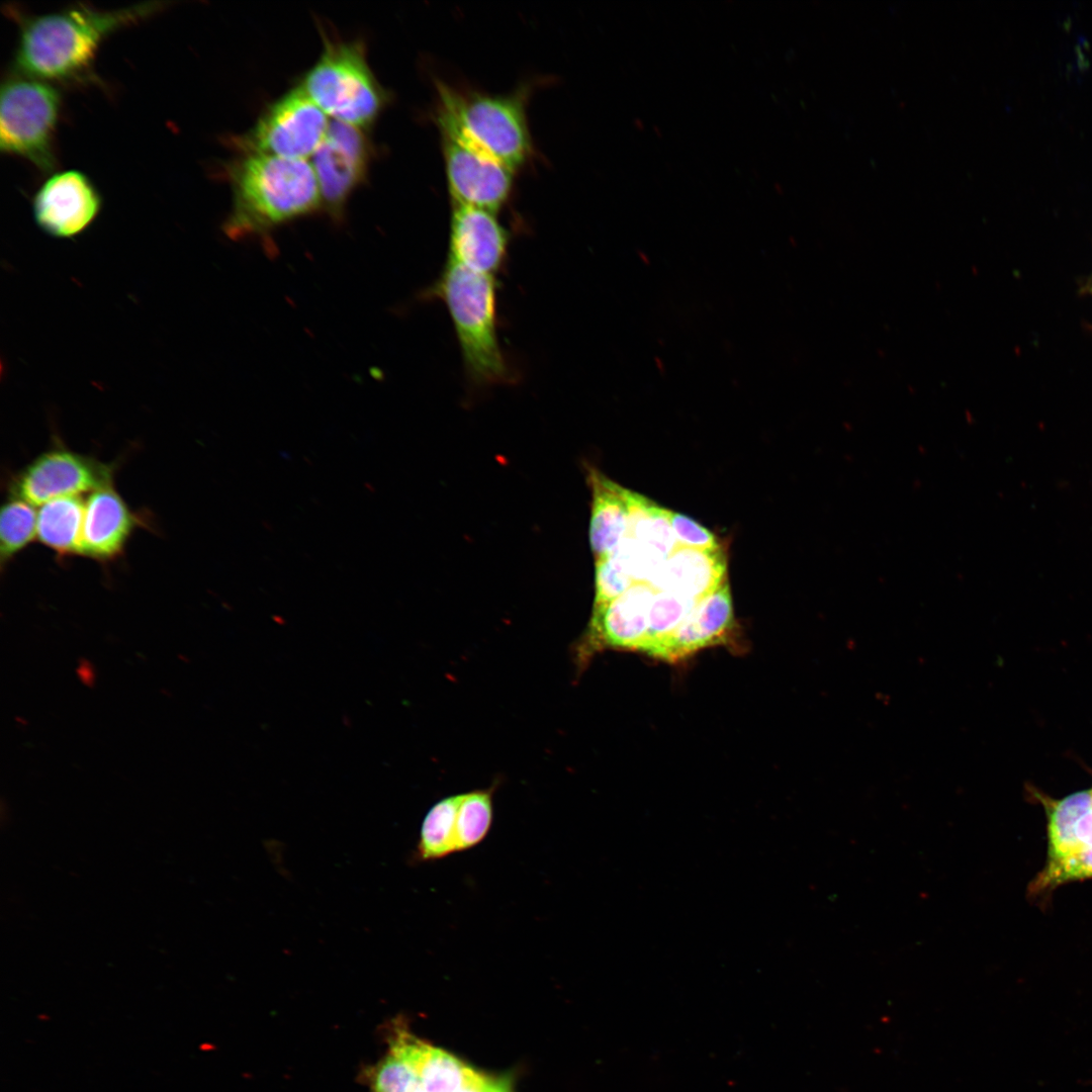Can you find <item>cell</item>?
Segmentation results:
<instances>
[{
  "mask_svg": "<svg viewBox=\"0 0 1092 1092\" xmlns=\"http://www.w3.org/2000/svg\"><path fill=\"white\" fill-rule=\"evenodd\" d=\"M592 490L589 542L596 560L614 553L628 531L624 487L596 468L588 469Z\"/></svg>",
  "mask_w": 1092,
  "mask_h": 1092,
  "instance_id": "obj_17",
  "label": "cell"
},
{
  "mask_svg": "<svg viewBox=\"0 0 1092 1092\" xmlns=\"http://www.w3.org/2000/svg\"><path fill=\"white\" fill-rule=\"evenodd\" d=\"M112 477V466L58 447L34 458L13 479L10 489L11 495L41 506L56 498L92 492L111 484Z\"/></svg>",
  "mask_w": 1092,
  "mask_h": 1092,
  "instance_id": "obj_8",
  "label": "cell"
},
{
  "mask_svg": "<svg viewBox=\"0 0 1092 1092\" xmlns=\"http://www.w3.org/2000/svg\"><path fill=\"white\" fill-rule=\"evenodd\" d=\"M463 794L449 796L436 803L427 813L417 847L419 860L446 857L455 850L457 811Z\"/></svg>",
  "mask_w": 1092,
  "mask_h": 1092,
  "instance_id": "obj_20",
  "label": "cell"
},
{
  "mask_svg": "<svg viewBox=\"0 0 1092 1092\" xmlns=\"http://www.w3.org/2000/svg\"><path fill=\"white\" fill-rule=\"evenodd\" d=\"M1075 832L1080 845L1092 846V808L1080 818Z\"/></svg>",
  "mask_w": 1092,
  "mask_h": 1092,
  "instance_id": "obj_31",
  "label": "cell"
},
{
  "mask_svg": "<svg viewBox=\"0 0 1092 1092\" xmlns=\"http://www.w3.org/2000/svg\"><path fill=\"white\" fill-rule=\"evenodd\" d=\"M370 147L362 128L334 119L312 155L322 206L335 221L344 217L350 195L363 181Z\"/></svg>",
  "mask_w": 1092,
  "mask_h": 1092,
  "instance_id": "obj_9",
  "label": "cell"
},
{
  "mask_svg": "<svg viewBox=\"0 0 1092 1092\" xmlns=\"http://www.w3.org/2000/svg\"><path fill=\"white\" fill-rule=\"evenodd\" d=\"M492 817V789L463 794L456 817V852L480 843L490 829Z\"/></svg>",
  "mask_w": 1092,
  "mask_h": 1092,
  "instance_id": "obj_23",
  "label": "cell"
},
{
  "mask_svg": "<svg viewBox=\"0 0 1092 1092\" xmlns=\"http://www.w3.org/2000/svg\"><path fill=\"white\" fill-rule=\"evenodd\" d=\"M151 1L115 10L78 4L47 14L13 10L19 27L13 71L47 82L80 83L93 74L97 51L113 32L160 11Z\"/></svg>",
  "mask_w": 1092,
  "mask_h": 1092,
  "instance_id": "obj_1",
  "label": "cell"
},
{
  "mask_svg": "<svg viewBox=\"0 0 1092 1092\" xmlns=\"http://www.w3.org/2000/svg\"><path fill=\"white\" fill-rule=\"evenodd\" d=\"M461 1092H511L509 1083L503 1079H493L475 1071Z\"/></svg>",
  "mask_w": 1092,
  "mask_h": 1092,
  "instance_id": "obj_30",
  "label": "cell"
},
{
  "mask_svg": "<svg viewBox=\"0 0 1092 1092\" xmlns=\"http://www.w3.org/2000/svg\"><path fill=\"white\" fill-rule=\"evenodd\" d=\"M666 514L672 530L675 547L698 550H716L721 548L716 536L690 517L667 509Z\"/></svg>",
  "mask_w": 1092,
  "mask_h": 1092,
  "instance_id": "obj_29",
  "label": "cell"
},
{
  "mask_svg": "<svg viewBox=\"0 0 1092 1092\" xmlns=\"http://www.w3.org/2000/svg\"><path fill=\"white\" fill-rule=\"evenodd\" d=\"M655 592L649 583L637 582L618 598L594 605L588 625L575 644L576 665L582 668L606 649L641 651Z\"/></svg>",
  "mask_w": 1092,
  "mask_h": 1092,
  "instance_id": "obj_11",
  "label": "cell"
},
{
  "mask_svg": "<svg viewBox=\"0 0 1092 1092\" xmlns=\"http://www.w3.org/2000/svg\"><path fill=\"white\" fill-rule=\"evenodd\" d=\"M441 140L452 203L496 213L511 196L516 172L453 134L441 132Z\"/></svg>",
  "mask_w": 1092,
  "mask_h": 1092,
  "instance_id": "obj_10",
  "label": "cell"
},
{
  "mask_svg": "<svg viewBox=\"0 0 1092 1092\" xmlns=\"http://www.w3.org/2000/svg\"><path fill=\"white\" fill-rule=\"evenodd\" d=\"M734 626L733 603L728 579L700 599L682 623L648 655L675 662L695 652L722 643Z\"/></svg>",
  "mask_w": 1092,
  "mask_h": 1092,
  "instance_id": "obj_14",
  "label": "cell"
},
{
  "mask_svg": "<svg viewBox=\"0 0 1092 1092\" xmlns=\"http://www.w3.org/2000/svg\"><path fill=\"white\" fill-rule=\"evenodd\" d=\"M141 525L111 484L93 490L85 499L79 554L97 561H111L122 553Z\"/></svg>",
  "mask_w": 1092,
  "mask_h": 1092,
  "instance_id": "obj_15",
  "label": "cell"
},
{
  "mask_svg": "<svg viewBox=\"0 0 1092 1092\" xmlns=\"http://www.w3.org/2000/svg\"><path fill=\"white\" fill-rule=\"evenodd\" d=\"M327 114L298 86L270 104L244 134L233 138L239 154H263L286 159L312 156L325 138Z\"/></svg>",
  "mask_w": 1092,
  "mask_h": 1092,
  "instance_id": "obj_7",
  "label": "cell"
},
{
  "mask_svg": "<svg viewBox=\"0 0 1092 1092\" xmlns=\"http://www.w3.org/2000/svg\"><path fill=\"white\" fill-rule=\"evenodd\" d=\"M37 513L31 504L10 495L0 513V560L4 567L36 537Z\"/></svg>",
  "mask_w": 1092,
  "mask_h": 1092,
  "instance_id": "obj_22",
  "label": "cell"
},
{
  "mask_svg": "<svg viewBox=\"0 0 1092 1092\" xmlns=\"http://www.w3.org/2000/svg\"><path fill=\"white\" fill-rule=\"evenodd\" d=\"M698 601L668 590H656L641 652L648 655L659 642L669 636L688 617Z\"/></svg>",
  "mask_w": 1092,
  "mask_h": 1092,
  "instance_id": "obj_25",
  "label": "cell"
},
{
  "mask_svg": "<svg viewBox=\"0 0 1092 1092\" xmlns=\"http://www.w3.org/2000/svg\"><path fill=\"white\" fill-rule=\"evenodd\" d=\"M628 509L627 538L642 543L667 558L675 541L666 509L644 495L624 488Z\"/></svg>",
  "mask_w": 1092,
  "mask_h": 1092,
  "instance_id": "obj_19",
  "label": "cell"
},
{
  "mask_svg": "<svg viewBox=\"0 0 1092 1092\" xmlns=\"http://www.w3.org/2000/svg\"><path fill=\"white\" fill-rule=\"evenodd\" d=\"M233 203L222 225L232 240L268 237L322 207L312 165L302 159L239 154L225 169Z\"/></svg>",
  "mask_w": 1092,
  "mask_h": 1092,
  "instance_id": "obj_2",
  "label": "cell"
},
{
  "mask_svg": "<svg viewBox=\"0 0 1092 1092\" xmlns=\"http://www.w3.org/2000/svg\"><path fill=\"white\" fill-rule=\"evenodd\" d=\"M413 1092H426V1091H424V1089H423V1088L421 1087V1085H420V1084H418V1085H417V1087H416V1088L414 1089V1091H413Z\"/></svg>",
  "mask_w": 1092,
  "mask_h": 1092,
  "instance_id": "obj_33",
  "label": "cell"
},
{
  "mask_svg": "<svg viewBox=\"0 0 1092 1092\" xmlns=\"http://www.w3.org/2000/svg\"><path fill=\"white\" fill-rule=\"evenodd\" d=\"M0 97L2 153L52 173L57 167L54 141L61 110L59 91L50 82L13 71L2 82Z\"/></svg>",
  "mask_w": 1092,
  "mask_h": 1092,
  "instance_id": "obj_6",
  "label": "cell"
},
{
  "mask_svg": "<svg viewBox=\"0 0 1092 1092\" xmlns=\"http://www.w3.org/2000/svg\"><path fill=\"white\" fill-rule=\"evenodd\" d=\"M418 1084L417 1072L390 1052L375 1068L372 1077L375 1092H413Z\"/></svg>",
  "mask_w": 1092,
  "mask_h": 1092,
  "instance_id": "obj_27",
  "label": "cell"
},
{
  "mask_svg": "<svg viewBox=\"0 0 1092 1092\" xmlns=\"http://www.w3.org/2000/svg\"><path fill=\"white\" fill-rule=\"evenodd\" d=\"M727 579V558L722 548L698 550L675 547L649 584L656 590H668L700 600Z\"/></svg>",
  "mask_w": 1092,
  "mask_h": 1092,
  "instance_id": "obj_16",
  "label": "cell"
},
{
  "mask_svg": "<svg viewBox=\"0 0 1092 1092\" xmlns=\"http://www.w3.org/2000/svg\"><path fill=\"white\" fill-rule=\"evenodd\" d=\"M100 195L90 179L76 170L53 174L33 197V216L48 235L69 239L83 233L96 218Z\"/></svg>",
  "mask_w": 1092,
  "mask_h": 1092,
  "instance_id": "obj_12",
  "label": "cell"
},
{
  "mask_svg": "<svg viewBox=\"0 0 1092 1092\" xmlns=\"http://www.w3.org/2000/svg\"><path fill=\"white\" fill-rule=\"evenodd\" d=\"M474 1073L451 1054L431 1045L418 1069L419 1084L426 1092H461Z\"/></svg>",
  "mask_w": 1092,
  "mask_h": 1092,
  "instance_id": "obj_24",
  "label": "cell"
},
{
  "mask_svg": "<svg viewBox=\"0 0 1092 1092\" xmlns=\"http://www.w3.org/2000/svg\"><path fill=\"white\" fill-rule=\"evenodd\" d=\"M635 583L637 582L615 553L596 560L594 605L605 604L618 598Z\"/></svg>",
  "mask_w": 1092,
  "mask_h": 1092,
  "instance_id": "obj_26",
  "label": "cell"
},
{
  "mask_svg": "<svg viewBox=\"0 0 1092 1092\" xmlns=\"http://www.w3.org/2000/svg\"><path fill=\"white\" fill-rule=\"evenodd\" d=\"M1092 877V846H1081L1074 852L1051 859L1046 870L1037 881L1039 888L1068 880Z\"/></svg>",
  "mask_w": 1092,
  "mask_h": 1092,
  "instance_id": "obj_28",
  "label": "cell"
},
{
  "mask_svg": "<svg viewBox=\"0 0 1092 1092\" xmlns=\"http://www.w3.org/2000/svg\"><path fill=\"white\" fill-rule=\"evenodd\" d=\"M324 43L300 87L334 119L360 128L371 125L387 103V93L367 63L363 43L328 37Z\"/></svg>",
  "mask_w": 1092,
  "mask_h": 1092,
  "instance_id": "obj_5",
  "label": "cell"
},
{
  "mask_svg": "<svg viewBox=\"0 0 1092 1092\" xmlns=\"http://www.w3.org/2000/svg\"><path fill=\"white\" fill-rule=\"evenodd\" d=\"M77 674L80 680L87 686H92L95 681L94 668L88 661L82 660L79 663L77 668Z\"/></svg>",
  "mask_w": 1092,
  "mask_h": 1092,
  "instance_id": "obj_32",
  "label": "cell"
},
{
  "mask_svg": "<svg viewBox=\"0 0 1092 1092\" xmlns=\"http://www.w3.org/2000/svg\"><path fill=\"white\" fill-rule=\"evenodd\" d=\"M1091 796H1092V793H1091Z\"/></svg>",
  "mask_w": 1092,
  "mask_h": 1092,
  "instance_id": "obj_34",
  "label": "cell"
},
{
  "mask_svg": "<svg viewBox=\"0 0 1092 1092\" xmlns=\"http://www.w3.org/2000/svg\"><path fill=\"white\" fill-rule=\"evenodd\" d=\"M423 297L438 298L447 307L469 380L478 385H492L514 379L497 336L493 276L447 261Z\"/></svg>",
  "mask_w": 1092,
  "mask_h": 1092,
  "instance_id": "obj_3",
  "label": "cell"
},
{
  "mask_svg": "<svg viewBox=\"0 0 1092 1092\" xmlns=\"http://www.w3.org/2000/svg\"><path fill=\"white\" fill-rule=\"evenodd\" d=\"M85 500L60 497L42 504L37 512L36 538L59 557L79 554Z\"/></svg>",
  "mask_w": 1092,
  "mask_h": 1092,
  "instance_id": "obj_18",
  "label": "cell"
},
{
  "mask_svg": "<svg viewBox=\"0 0 1092 1092\" xmlns=\"http://www.w3.org/2000/svg\"><path fill=\"white\" fill-rule=\"evenodd\" d=\"M436 121L440 132L476 147L513 171L532 155L525 95L460 90L438 81Z\"/></svg>",
  "mask_w": 1092,
  "mask_h": 1092,
  "instance_id": "obj_4",
  "label": "cell"
},
{
  "mask_svg": "<svg viewBox=\"0 0 1092 1092\" xmlns=\"http://www.w3.org/2000/svg\"><path fill=\"white\" fill-rule=\"evenodd\" d=\"M509 244L495 212L452 203L447 261L493 276L504 267Z\"/></svg>",
  "mask_w": 1092,
  "mask_h": 1092,
  "instance_id": "obj_13",
  "label": "cell"
},
{
  "mask_svg": "<svg viewBox=\"0 0 1092 1092\" xmlns=\"http://www.w3.org/2000/svg\"><path fill=\"white\" fill-rule=\"evenodd\" d=\"M1092 807L1088 792L1072 794L1049 807V837L1051 859L1064 857L1080 845L1076 838V826L1080 818Z\"/></svg>",
  "mask_w": 1092,
  "mask_h": 1092,
  "instance_id": "obj_21",
  "label": "cell"
}]
</instances>
